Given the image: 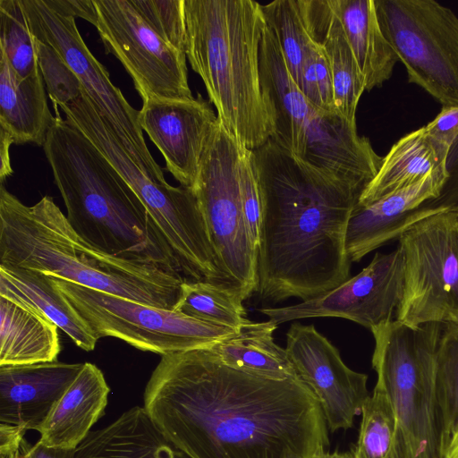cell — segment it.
Instances as JSON below:
<instances>
[{"label":"cell","instance_id":"6da1fadb","mask_svg":"<svg viewBox=\"0 0 458 458\" xmlns=\"http://www.w3.org/2000/svg\"><path fill=\"white\" fill-rule=\"evenodd\" d=\"M144 409L190 458H311L329 445L321 406L300 378L271 380L209 349L161 356Z\"/></svg>","mask_w":458,"mask_h":458},{"label":"cell","instance_id":"7a4b0ae2","mask_svg":"<svg viewBox=\"0 0 458 458\" xmlns=\"http://www.w3.org/2000/svg\"><path fill=\"white\" fill-rule=\"evenodd\" d=\"M251 151L261 199L259 296L307 301L344 283L347 226L364 190L311 167L271 139Z\"/></svg>","mask_w":458,"mask_h":458},{"label":"cell","instance_id":"3957f363","mask_svg":"<svg viewBox=\"0 0 458 458\" xmlns=\"http://www.w3.org/2000/svg\"><path fill=\"white\" fill-rule=\"evenodd\" d=\"M0 264L173 310L184 277L157 264L106 254L82 239L49 196L26 206L1 184Z\"/></svg>","mask_w":458,"mask_h":458},{"label":"cell","instance_id":"277c9868","mask_svg":"<svg viewBox=\"0 0 458 458\" xmlns=\"http://www.w3.org/2000/svg\"><path fill=\"white\" fill-rule=\"evenodd\" d=\"M54 110L43 148L74 231L106 254L182 275L173 250L131 187L58 108Z\"/></svg>","mask_w":458,"mask_h":458},{"label":"cell","instance_id":"5b68a950","mask_svg":"<svg viewBox=\"0 0 458 458\" xmlns=\"http://www.w3.org/2000/svg\"><path fill=\"white\" fill-rule=\"evenodd\" d=\"M185 55L225 130L248 149L274 133L263 96L259 46L265 27L252 0H183Z\"/></svg>","mask_w":458,"mask_h":458},{"label":"cell","instance_id":"8992f818","mask_svg":"<svg viewBox=\"0 0 458 458\" xmlns=\"http://www.w3.org/2000/svg\"><path fill=\"white\" fill-rule=\"evenodd\" d=\"M442 325L410 327L394 319L370 329L377 384L393 405L397 431L393 458H441L442 421L436 352Z\"/></svg>","mask_w":458,"mask_h":458},{"label":"cell","instance_id":"52a82bcc","mask_svg":"<svg viewBox=\"0 0 458 458\" xmlns=\"http://www.w3.org/2000/svg\"><path fill=\"white\" fill-rule=\"evenodd\" d=\"M242 146L219 120L192 189L228 284L247 300L258 289V250L246 226L239 186Z\"/></svg>","mask_w":458,"mask_h":458},{"label":"cell","instance_id":"ba28073f","mask_svg":"<svg viewBox=\"0 0 458 458\" xmlns=\"http://www.w3.org/2000/svg\"><path fill=\"white\" fill-rule=\"evenodd\" d=\"M381 30L408 81L458 105V16L435 0H374Z\"/></svg>","mask_w":458,"mask_h":458},{"label":"cell","instance_id":"9c48e42d","mask_svg":"<svg viewBox=\"0 0 458 458\" xmlns=\"http://www.w3.org/2000/svg\"><path fill=\"white\" fill-rule=\"evenodd\" d=\"M398 240L404 283L395 319L412 327L458 326V211L430 215Z\"/></svg>","mask_w":458,"mask_h":458},{"label":"cell","instance_id":"30bf717a","mask_svg":"<svg viewBox=\"0 0 458 458\" xmlns=\"http://www.w3.org/2000/svg\"><path fill=\"white\" fill-rule=\"evenodd\" d=\"M30 33L54 47L76 74L87 95L139 168L157 183H166L152 157L133 108L115 87L109 72L88 48L75 18L53 0H20Z\"/></svg>","mask_w":458,"mask_h":458},{"label":"cell","instance_id":"8fae6325","mask_svg":"<svg viewBox=\"0 0 458 458\" xmlns=\"http://www.w3.org/2000/svg\"><path fill=\"white\" fill-rule=\"evenodd\" d=\"M52 277V276H51ZM95 335L161 356L209 347L237 331L52 277Z\"/></svg>","mask_w":458,"mask_h":458},{"label":"cell","instance_id":"7c38bea8","mask_svg":"<svg viewBox=\"0 0 458 458\" xmlns=\"http://www.w3.org/2000/svg\"><path fill=\"white\" fill-rule=\"evenodd\" d=\"M93 1L106 52L121 62L143 101L193 98L186 55L156 33L131 0Z\"/></svg>","mask_w":458,"mask_h":458},{"label":"cell","instance_id":"4fadbf2b","mask_svg":"<svg viewBox=\"0 0 458 458\" xmlns=\"http://www.w3.org/2000/svg\"><path fill=\"white\" fill-rule=\"evenodd\" d=\"M404 259L401 248L376 253L359 274L315 298L285 307L259 309L276 324L310 318L335 317L371 329L394 320L402 301Z\"/></svg>","mask_w":458,"mask_h":458},{"label":"cell","instance_id":"5bb4252c","mask_svg":"<svg viewBox=\"0 0 458 458\" xmlns=\"http://www.w3.org/2000/svg\"><path fill=\"white\" fill-rule=\"evenodd\" d=\"M285 350L299 377L317 397L327 428L348 429L370 395L368 376L351 369L337 348L313 325L293 323Z\"/></svg>","mask_w":458,"mask_h":458},{"label":"cell","instance_id":"9a60e30c","mask_svg":"<svg viewBox=\"0 0 458 458\" xmlns=\"http://www.w3.org/2000/svg\"><path fill=\"white\" fill-rule=\"evenodd\" d=\"M217 123V115L199 94L188 99H148L139 110L140 126L163 155L166 170L191 189Z\"/></svg>","mask_w":458,"mask_h":458},{"label":"cell","instance_id":"2e32d148","mask_svg":"<svg viewBox=\"0 0 458 458\" xmlns=\"http://www.w3.org/2000/svg\"><path fill=\"white\" fill-rule=\"evenodd\" d=\"M446 169L391 192L369 205H356L350 216L345 250L358 262L378 247L399 237L420 220L445 210L428 204L437 199L447 179Z\"/></svg>","mask_w":458,"mask_h":458},{"label":"cell","instance_id":"e0dca14e","mask_svg":"<svg viewBox=\"0 0 458 458\" xmlns=\"http://www.w3.org/2000/svg\"><path fill=\"white\" fill-rule=\"evenodd\" d=\"M83 363L0 366V433L39 431Z\"/></svg>","mask_w":458,"mask_h":458},{"label":"cell","instance_id":"ac0fdd59","mask_svg":"<svg viewBox=\"0 0 458 458\" xmlns=\"http://www.w3.org/2000/svg\"><path fill=\"white\" fill-rule=\"evenodd\" d=\"M259 73L263 96L274 127L270 139L301 159L307 130L318 110L301 92L266 22L259 46Z\"/></svg>","mask_w":458,"mask_h":458},{"label":"cell","instance_id":"d6986e66","mask_svg":"<svg viewBox=\"0 0 458 458\" xmlns=\"http://www.w3.org/2000/svg\"><path fill=\"white\" fill-rule=\"evenodd\" d=\"M307 30L327 57L331 72L335 110L356 123V110L365 80L350 47L342 24L329 0H299Z\"/></svg>","mask_w":458,"mask_h":458},{"label":"cell","instance_id":"ffe728a7","mask_svg":"<svg viewBox=\"0 0 458 458\" xmlns=\"http://www.w3.org/2000/svg\"><path fill=\"white\" fill-rule=\"evenodd\" d=\"M109 392L103 372L93 363H83L38 431V441L49 447L75 449L103 416Z\"/></svg>","mask_w":458,"mask_h":458},{"label":"cell","instance_id":"44dd1931","mask_svg":"<svg viewBox=\"0 0 458 458\" xmlns=\"http://www.w3.org/2000/svg\"><path fill=\"white\" fill-rule=\"evenodd\" d=\"M0 296L29 307L51 320L81 349L90 352L98 340L89 323L54 284L51 276L0 264Z\"/></svg>","mask_w":458,"mask_h":458},{"label":"cell","instance_id":"7402d4cb","mask_svg":"<svg viewBox=\"0 0 458 458\" xmlns=\"http://www.w3.org/2000/svg\"><path fill=\"white\" fill-rule=\"evenodd\" d=\"M73 458H190L156 427L144 407L134 406L109 425L92 430Z\"/></svg>","mask_w":458,"mask_h":458},{"label":"cell","instance_id":"603a6c76","mask_svg":"<svg viewBox=\"0 0 458 458\" xmlns=\"http://www.w3.org/2000/svg\"><path fill=\"white\" fill-rule=\"evenodd\" d=\"M449 146L431 138L424 126L407 133L383 157L380 167L360 196L358 205H369L446 169Z\"/></svg>","mask_w":458,"mask_h":458},{"label":"cell","instance_id":"cb8c5ba5","mask_svg":"<svg viewBox=\"0 0 458 458\" xmlns=\"http://www.w3.org/2000/svg\"><path fill=\"white\" fill-rule=\"evenodd\" d=\"M41 73L21 77L0 52V128L14 144L43 146L55 116L50 113Z\"/></svg>","mask_w":458,"mask_h":458},{"label":"cell","instance_id":"d4e9b609","mask_svg":"<svg viewBox=\"0 0 458 458\" xmlns=\"http://www.w3.org/2000/svg\"><path fill=\"white\" fill-rule=\"evenodd\" d=\"M364 77L366 90L380 88L398 57L378 23L374 0H329Z\"/></svg>","mask_w":458,"mask_h":458},{"label":"cell","instance_id":"484cf974","mask_svg":"<svg viewBox=\"0 0 458 458\" xmlns=\"http://www.w3.org/2000/svg\"><path fill=\"white\" fill-rule=\"evenodd\" d=\"M58 327L36 310L0 296V366L57 360Z\"/></svg>","mask_w":458,"mask_h":458},{"label":"cell","instance_id":"4316f807","mask_svg":"<svg viewBox=\"0 0 458 458\" xmlns=\"http://www.w3.org/2000/svg\"><path fill=\"white\" fill-rule=\"evenodd\" d=\"M277 325L250 321L233 335L209 346L226 366L271 380L299 377L285 348L274 341Z\"/></svg>","mask_w":458,"mask_h":458},{"label":"cell","instance_id":"83f0119b","mask_svg":"<svg viewBox=\"0 0 458 458\" xmlns=\"http://www.w3.org/2000/svg\"><path fill=\"white\" fill-rule=\"evenodd\" d=\"M243 301L242 294L230 285L185 278L173 310L211 325L239 331L250 322Z\"/></svg>","mask_w":458,"mask_h":458},{"label":"cell","instance_id":"f1b7e54d","mask_svg":"<svg viewBox=\"0 0 458 458\" xmlns=\"http://www.w3.org/2000/svg\"><path fill=\"white\" fill-rule=\"evenodd\" d=\"M266 25L273 33L286 66L297 83L316 43L312 40L299 0H276L260 4Z\"/></svg>","mask_w":458,"mask_h":458},{"label":"cell","instance_id":"f546056e","mask_svg":"<svg viewBox=\"0 0 458 458\" xmlns=\"http://www.w3.org/2000/svg\"><path fill=\"white\" fill-rule=\"evenodd\" d=\"M361 422L354 458H393L397 422L385 389L376 383L361 410Z\"/></svg>","mask_w":458,"mask_h":458},{"label":"cell","instance_id":"4dcf8cb0","mask_svg":"<svg viewBox=\"0 0 458 458\" xmlns=\"http://www.w3.org/2000/svg\"><path fill=\"white\" fill-rule=\"evenodd\" d=\"M436 382L443 453L451 437L458 431V326H442L436 352Z\"/></svg>","mask_w":458,"mask_h":458},{"label":"cell","instance_id":"1f68e13d","mask_svg":"<svg viewBox=\"0 0 458 458\" xmlns=\"http://www.w3.org/2000/svg\"><path fill=\"white\" fill-rule=\"evenodd\" d=\"M0 52L21 77L40 72L34 39L20 0H0Z\"/></svg>","mask_w":458,"mask_h":458},{"label":"cell","instance_id":"d6a6232c","mask_svg":"<svg viewBox=\"0 0 458 458\" xmlns=\"http://www.w3.org/2000/svg\"><path fill=\"white\" fill-rule=\"evenodd\" d=\"M33 39L38 69L54 108L74 101L82 93L78 77L54 47Z\"/></svg>","mask_w":458,"mask_h":458},{"label":"cell","instance_id":"836d02e7","mask_svg":"<svg viewBox=\"0 0 458 458\" xmlns=\"http://www.w3.org/2000/svg\"><path fill=\"white\" fill-rule=\"evenodd\" d=\"M146 22L164 40L185 54L183 0H131Z\"/></svg>","mask_w":458,"mask_h":458},{"label":"cell","instance_id":"e575fe53","mask_svg":"<svg viewBox=\"0 0 458 458\" xmlns=\"http://www.w3.org/2000/svg\"><path fill=\"white\" fill-rule=\"evenodd\" d=\"M297 85L317 110L335 112L330 69L322 47L317 43L302 67Z\"/></svg>","mask_w":458,"mask_h":458},{"label":"cell","instance_id":"d590c367","mask_svg":"<svg viewBox=\"0 0 458 458\" xmlns=\"http://www.w3.org/2000/svg\"><path fill=\"white\" fill-rule=\"evenodd\" d=\"M239 186L246 226L254 247L259 251L261 222V199L252 151L241 148Z\"/></svg>","mask_w":458,"mask_h":458},{"label":"cell","instance_id":"8d00e7d4","mask_svg":"<svg viewBox=\"0 0 458 458\" xmlns=\"http://www.w3.org/2000/svg\"><path fill=\"white\" fill-rule=\"evenodd\" d=\"M446 171L448 176L440 195L428 204L431 207L458 211V139L450 148Z\"/></svg>","mask_w":458,"mask_h":458},{"label":"cell","instance_id":"74e56055","mask_svg":"<svg viewBox=\"0 0 458 458\" xmlns=\"http://www.w3.org/2000/svg\"><path fill=\"white\" fill-rule=\"evenodd\" d=\"M424 128L431 138L451 147L458 139V105L443 106Z\"/></svg>","mask_w":458,"mask_h":458},{"label":"cell","instance_id":"f35d334b","mask_svg":"<svg viewBox=\"0 0 458 458\" xmlns=\"http://www.w3.org/2000/svg\"><path fill=\"white\" fill-rule=\"evenodd\" d=\"M64 13L76 18H81L95 26L97 11L93 0H53Z\"/></svg>","mask_w":458,"mask_h":458},{"label":"cell","instance_id":"ab89813d","mask_svg":"<svg viewBox=\"0 0 458 458\" xmlns=\"http://www.w3.org/2000/svg\"><path fill=\"white\" fill-rule=\"evenodd\" d=\"M21 446L25 458H73L75 450L49 447L38 440L31 445L24 439Z\"/></svg>","mask_w":458,"mask_h":458},{"label":"cell","instance_id":"60d3db41","mask_svg":"<svg viewBox=\"0 0 458 458\" xmlns=\"http://www.w3.org/2000/svg\"><path fill=\"white\" fill-rule=\"evenodd\" d=\"M14 143L13 137L3 128H0V180L1 184L13 174L10 161V146Z\"/></svg>","mask_w":458,"mask_h":458},{"label":"cell","instance_id":"b9f144b4","mask_svg":"<svg viewBox=\"0 0 458 458\" xmlns=\"http://www.w3.org/2000/svg\"><path fill=\"white\" fill-rule=\"evenodd\" d=\"M22 441L0 445V458H25Z\"/></svg>","mask_w":458,"mask_h":458},{"label":"cell","instance_id":"7bdbcfd3","mask_svg":"<svg viewBox=\"0 0 458 458\" xmlns=\"http://www.w3.org/2000/svg\"><path fill=\"white\" fill-rule=\"evenodd\" d=\"M441 458H458V431L449 439Z\"/></svg>","mask_w":458,"mask_h":458},{"label":"cell","instance_id":"ee69618b","mask_svg":"<svg viewBox=\"0 0 458 458\" xmlns=\"http://www.w3.org/2000/svg\"><path fill=\"white\" fill-rule=\"evenodd\" d=\"M311 458H354L352 451L351 452H334V453H328L327 451H322L320 453H318Z\"/></svg>","mask_w":458,"mask_h":458},{"label":"cell","instance_id":"f6af8a7d","mask_svg":"<svg viewBox=\"0 0 458 458\" xmlns=\"http://www.w3.org/2000/svg\"><path fill=\"white\" fill-rule=\"evenodd\" d=\"M354 456V455H353Z\"/></svg>","mask_w":458,"mask_h":458}]
</instances>
